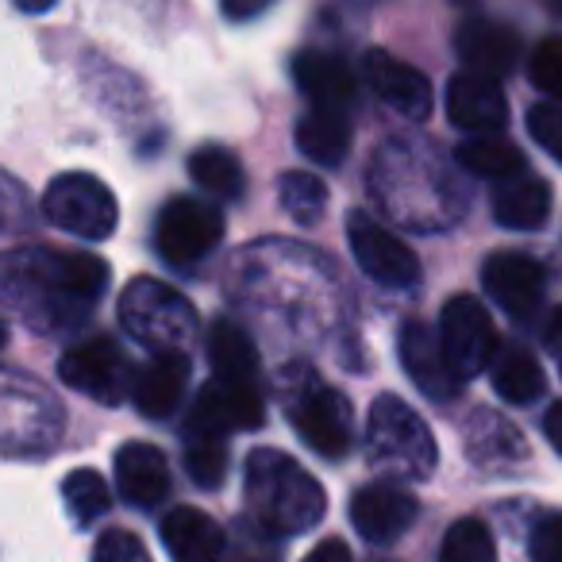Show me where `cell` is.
Here are the masks:
<instances>
[{
	"label": "cell",
	"mask_w": 562,
	"mask_h": 562,
	"mask_svg": "<svg viewBox=\"0 0 562 562\" xmlns=\"http://www.w3.org/2000/svg\"><path fill=\"white\" fill-rule=\"evenodd\" d=\"M109 290V262L89 250L20 247L4 258V297L27 328L66 336L81 328Z\"/></svg>",
	"instance_id": "6da1fadb"
},
{
	"label": "cell",
	"mask_w": 562,
	"mask_h": 562,
	"mask_svg": "<svg viewBox=\"0 0 562 562\" xmlns=\"http://www.w3.org/2000/svg\"><path fill=\"white\" fill-rule=\"evenodd\" d=\"M243 505L258 531L270 539H293L324 520L328 493L297 459L273 447H258L247 454L243 470Z\"/></svg>",
	"instance_id": "7a4b0ae2"
},
{
	"label": "cell",
	"mask_w": 562,
	"mask_h": 562,
	"mask_svg": "<svg viewBox=\"0 0 562 562\" xmlns=\"http://www.w3.org/2000/svg\"><path fill=\"white\" fill-rule=\"evenodd\" d=\"M278 390L290 424L321 459H344L351 451L355 443L351 401L339 390H331L313 367H305V362L285 367Z\"/></svg>",
	"instance_id": "3957f363"
},
{
	"label": "cell",
	"mask_w": 562,
	"mask_h": 562,
	"mask_svg": "<svg viewBox=\"0 0 562 562\" xmlns=\"http://www.w3.org/2000/svg\"><path fill=\"white\" fill-rule=\"evenodd\" d=\"M367 447H370V459L385 474L401 477V482H428L436 474L439 447L431 439L428 424L420 420V413L413 405H405L393 393H382L370 405Z\"/></svg>",
	"instance_id": "277c9868"
},
{
	"label": "cell",
	"mask_w": 562,
	"mask_h": 562,
	"mask_svg": "<svg viewBox=\"0 0 562 562\" xmlns=\"http://www.w3.org/2000/svg\"><path fill=\"white\" fill-rule=\"evenodd\" d=\"M120 324L150 351H186L196 336V308L158 278H135L120 297Z\"/></svg>",
	"instance_id": "5b68a950"
},
{
	"label": "cell",
	"mask_w": 562,
	"mask_h": 562,
	"mask_svg": "<svg viewBox=\"0 0 562 562\" xmlns=\"http://www.w3.org/2000/svg\"><path fill=\"white\" fill-rule=\"evenodd\" d=\"M43 216L78 239L101 243L116 232L120 204L112 189L93 173H63L43 193Z\"/></svg>",
	"instance_id": "8992f818"
},
{
	"label": "cell",
	"mask_w": 562,
	"mask_h": 562,
	"mask_svg": "<svg viewBox=\"0 0 562 562\" xmlns=\"http://www.w3.org/2000/svg\"><path fill=\"white\" fill-rule=\"evenodd\" d=\"M58 378L74 393L101 401V405H120L124 397H132V385H135L132 359L109 336H93L74 344L58 359Z\"/></svg>",
	"instance_id": "52a82bcc"
},
{
	"label": "cell",
	"mask_w": 562,
	"mask_h": 562,
	"mask_svg": "<svg viewBox=\"0 0 562 562\" xmlns=\"http://www.w3.org/2000/svg\"><path fill=\"white\" fill-rule=\"evenodd\" d=\"M220 239H224V216H220L216 204L196 201V196H173L158 212V224H155L158 255L170 266H178V270L204 262L216 250Z\"/></svg>",
	"instance_id": "ba28073f"
},
{
	"label": "cell",
	"mask_w": 562,
	"mask_h": 562,
	"mask_svg": "<svg viewBox=\"0 0 562 562\" xmlns=\"http://www.w3.org/2000/svg\"><path fill=\"white\" fill-rule=\"evenodd\" d=\"M439 339H443V351L451 359L454 374L462 382H470L474 374L490 370V362L497 359V328H493V316L485 313V305L470 293H459L443 305L439 313Z\"/></svg>",
	"instance_id": "9c48e42d"
},
{
	"label": "cell",
	"mask_w": 562,
	"mask_h": 562,
	"mask_svg": "<svg viewBox=\"0 0 562 562\" xmlns=\"http://www.w3.org/2000/svg\"><path fill=\"white\" fill-rule=\"evenodd\" d=\"M347 239H351L355 262H359L362 273H370L378 285L413 290L416 281H420V258H416V250H408L390 227L370 220L367 212H351V216H347Z\"/></svg>",
	"instance_id": "30bf717a"
},
{
	"label": "cell",
	"mask_w": 562,
	"mask_h": 562,
	"mask_svg": "<svg viewBox=\"0 0 562 562\" xmlns=\"http://www.w3.org/2000/svg\"><path fill=\"white\" fill-rule=\"evenodd\" d=\"M482 285L501 313L513 321H531L547 297V270L524 250H493L482 262Z\"/></svg>",
	"instance_id": "8fae6325"
},
{
	"label": "cell",
	"mask_w": 562,
	"mask_h": 562,
	"mask_svg": "<svg viewBox=\"0 0 562 562\" xmlns=\"http://www.w3.org/2000/svg\"><path fill=\"white\" fill-rule=\"evenodd\" d=\"M266 424V393L247 390L209 378L196 393L193 408L186 416V431H204V436H232V431H255Z\"/></svg>",
	"instance_id": "7c38bea8"
},
{
	"label": "cell",
	"mask_w": 562,
	"mask_h": 562,
	"mask_svg": "<svg viewBox=\"0 0 562 562\" xmlns=\"http://www.w3.org/2000/svg\"><path fill=\"white\" fill-rule=\"evenodd\" d=\"M420 516V501L405 490L401 482L385 477V482L362 485L351 497V524L367 543L390 547L405 536Z\"/></svg>",
	"instance_id": "4fadbf2b"
},
{
	"label": "cell",
	"mask_w": 562,
	"mask_h": 562,
	"mask_svg": "<svg viewBox=\"0 0 562 562\" xmlns=\"http://www.w3.org/2000/svg\"><path fill=\"white\" fill-rule=\"evenodd\" d=\"M397 355L416 390H420L424 397L439 401V405H451L462 393V385H467L454 374L439 331H431L424 321H405V328H401V336H397Z\"/></svg>",
	"instance_id": "5bb4252c"
},
{
	"label": "cell",
	"mask_w": 562,
	"mask_h": 562,
	"mask_svg": "<svg viewBox=\"0 0 562 562\" xmlns=\"http://www.w3.org/2000/svg\"><path fill=\"white\" fill-rule=\"evenodd\" d=\"M362 66H367V81L374 89V97L390 112L413 120V124H424L431 116V81L416 66L401 63L390 50H378V47L367 50Z\"/></svg>",
	"instance_id": "9a60e30c"
},
{
	"label": "cell",
	"mask_w": 562,
	"mask_h": 562,
	"mask_svg": "<svg viewBox=\"0 0 562 562\" xmlns=\"http://www.w3.org/2000/svg\"><path fill=\"white\" fill-rule=\"evenodd\" d=\"M447 116L470 135H490L508 124V101L497 78L474 70H459L447 81Z\"/></svg>",
	"instance_id": "2e32d148"
},
{
	"label": "cell",
	"mask_w": 562,
	"mask_h": 562,
	"mask_svg": "<svg viewBox=\"0 0 562 562\" xmlns=\"http://www.w3.org/2000/svg\"><path fill=\"white\" fill-rule=\"evenodd\" d=\"M454 55L462 58V70L505 78L520 63V35L501 20L474 16L454 32Z\"/></svg>",
	"instance_id": "e0dca14e"
},
{
	"label": "cell",
	"mask_w": 562,
	"mask_h": 562,
	"mask_svg": "<svg viewBox=\"0 0 562 562\" xmlns=\"http://www.w3.org/2000/svg\"><path fill=\"white\" fill-rule=\"evenodd\" d=\"M293 81L313 109L351 112L359 101V81H355L351 66L336 55H324V50H301L293 58Z\"/></svg>",
	"instance_id": "ac0fdd59"
},
{
	"label": "cell",
	"mask_w": 562,
	"mask_h": 562,
	"mask_svg": "<svg viewBox=\"0 0 562 562\" xmlns=\"http://www.w3.org/2000/svg\"><path fill=\"white\" fill-rule=\"evenodd\" d=\"M189 385V355L186 351H155L147 367L135 374L132 401L139 416L147 420H162L181 405Z\"/></svg>",
	"instance_id": "d6986e66"
},
{
	"label": "cell",
	"mask_w": 562,
	"mask_h": 562,
	"mask_svg": "<svg viewBox=\"0 0 562 562\" xmlns=\"http://www.w3.org/2000/svg\"><path fill=\"white\" fill-rule=\"evenodd\" d=\"M162 543L173 562H224L227 536L209 513L193 505L170 508L162 516Z\"/></svg>",
	"instance_id": "ffe728a7"
},
{
	"label": "cell",
	"mask_w": 562,
	"mask_h": 562,
	"mask_svg": "<svg viewBox=\"0 0 562 562\" xmlns=\"http://www.w3.org/2000/svg\"><path fill=\"white\" fill-rule=\"evenodd\" d=\"M116 482L127 505L155 508L170 497V467L155 443H124L116 451Z\"/></svg>",
	"instance_id": "44dd1931"
},
{
	"label": "cell",
	"mask_w": 562,
	"mask_h": 562,
	"mask_svg": "<svg viewBox=\"0 0 562 562\" xmlns=\"http://www.w3.org/2000/svg\"><path fill=\"white\" fill-rule=\"evenodd\" d=\"M467 451L482 470H513L516 462L528 459V443L520 439L516 424H508L493 408L470 413L467 424Z\"/></svg>",
	"instance_id": "7402d4cb"
},
{
	"label": "cell",
	"mask_w": 562,
	"mask_h": 562,
	"mask_svg": "<svg viewBox=\"0 0 562 562\" xmlns=\"http://www.w3.org/2000/svg\"><path fill=\"white\" fill-rule=\"evenodd\" d=\"M209 362L212 378L232 385H247V390H262V362H258V347L250 336L232 321H216L209 328Z\"/></svg>",
	"instance_id": "603a6c76"
},
{
	"label": "cell",
	"mask_w": 562,
	"mask_h": 562,
	"mask_svg": "<svg viewBox=\"0 0 562 562\" xmlns=\"http://www.w3.org/2000/svg\"><path fill=\"white\" fill-rule=\"evenodd\" d=\"M493 216L508 232H539L551 216V189H547L543 178L516 173L493 196Z\"/></svg>",
	"instance_id": "cb8c5ba5"
},
{
	"label": "cell",
	"mask_w": 562,
	"mask_h": 562,
	"mask_svg": "<svg viewBox=\"0 0 562 562\" xmlns=\"http://www.w3.org/2000/svg\"><path fill=\"white\" fill-rule=\"evenodd\" d=\"M490 382L497 390L501 401L508 405H536L547 393V374L539 367V359L528 351V347H501L497 359L490 362Z\"/></svg>",
	"instance_id": "d4e9b609"
},
{
	"label": "cell",
	"mask_w": 562,
	"mask_h": 562,
	"mask_svg": "<svg viewBox=\"0 0 562 562\" xmlns=\"http://www.w3.org/2000/svg\"><path fill=\"white\" fill-rule=\"evenodd\" d=\"M293 139H297V150L305 158H313V162H321V166H339L347 155H351L355 132H351L347 112L313 109L308 116H301Z\"/></svg>",
	"instance_id": "484cf974"
},
{
	"label": "cell",
	"mask_w": 562,
	"mask_h": 562,
	"mask_svg": "<svg viewBox=\"0 0 562 562\" xmlns=\"http://www.w3.org/2000/svg\"><path fill=\"white\" fill-rule=\"evenodd\" d=\"M189 178L216 201H239L247 189V173H243L235 150L220 147V143H204L189 155Z\"/></svg>",
	"instance_id": "4316f807"
},
{
	"label": "cell",
	"mask_w": 562,
	"mask_h": 562,
	"mask_svg": "<svg viewBox=\"0 0 562 562\" xmlns=\"http://www.w3.org/2000/svg\"><path fill=\"white\" fill-rule=\"evenodd\" d=\"M462 170H470L474 178H485V181H508L516 173H524V155L516 143H508L501 132H490V135H470V139L459 143L454 150Z\"/></svg>",
	"instance_id": "83f0119b"
},
{
	"label": "cell",
	"mask_w": 562,
	"mask_h": 562,
	"mask_svg": "<svg viewBox=\"0 0 562 562\" xmlns=\"http://www.w3.org/2000/svg\"><path fill=\"white\" fill-rule=\"evenodd\" d=\"M63 501H66V513L78 528H93L104 513L112 508V493L104 485V477L97 470H70L63 482Z\"/></svg>",
	"instance_id": "f1b7e54d"
},
{
	"label": "cell",
	"mask_w": 562,
	"mask_h": 562,
	"mask_svg": "<svg viewBox=\"0 0 562 562\" xmlns=\"http://www.w3.org/2000/svg\"><path fill=\"white\" fill-rule=\"evenodd\" d=\"M281 209L290 212L297 224H321L328 212V186L308 170H285L278 178Z\"/></svg>",
	"instance_id": "f546056e"
},
{
	"label": "cell",
	"mask_w": 562,
	"mask_h": 562,
	"mask_svg": "<svg viewBox=\"0 0 562 562\" xmlns=\"http://www.w3.org/2000/svg\"><path fill=\"white\" fill-rule=\"evenodd\" d=\"M439 562H497L493 531L477 516H462L447 528L443 543H439Z\"/></svg>",
	"instance_id": "4dcf8cb0"
},
{
	"label": "cell",
	"mask_w": 562,
	"mask_h": 562,
	"mask_svg": "<svg viewBox=\"0 0 562 562\" xmlns=\"http://www.w3.org/2000/svg\"><path fill=\"white\" fill-rule=\"evenodd\" d=\"M186 474L201 490H216L227 474V436L186 431Z\"/></svg>",
	"instance_id": "1f68e13d"
},
{
	"label": "cell",
	"mask_w": 562,
	"mask_h": 562,
	"mask_svg": "<svg viewBox=\"0 0 562 562\" xmlns=\"http://www.w3.org/2000/svg\"><path fill=\"white\" fill-rule=\"evenodd\" d=\"M528 78L539 93L562 101V35H547V40L536 43L528 58Z\"/></svg>",
	"instance_id": "d6a6232c"
},
{
	"label": "cell",
	"mask_w": 562,
	"mask_h": 562,
	"mask_svg": "<svg viewBox=\"0 0 562 562\" xmlns=\"http://www.w3.org/2000/svg\"><path fill=\"white\" fill-rule=\"evenodd\" d=\"M528 132L551 158L562 162V101H539L528 109Z\"/></svg>",
	"instance_id": "836d02e7"
},
{
	"label": "cell",
	"mask_w": 562,
	"mask_h": 562,
	"mask_svg": "<svg viewBox=\"0 0 562 562\" xmlns=\"http://www.w3.org/2000/svg\"><path fill=\"white\" fill-rule=\"evenodd\" d=\"M93 562H150V554L135 531L109 528V531H101V539H97Z\"/></svg>",
	"instance_id": "e575fe53"
},
{
	"label": "cell",
	"mask_w": 562,
	"mask_h": 562,
	"mask_svg": "<svg viewBox=\"0 0 562 562\" xmlns=\"http://www.w3.org/2000/svg\"><path fill=\"white\" fill-rule=\"evenodd\" d=\"M531 562H562V513H547L536 520L528 539Z\"/></svg>",
	"instance_id": "d590c367"
},
{
	"label": "cell",
	"mask_w": 562,
	"mask_h": 562,
	"mask_svg": "<svg viewBox=\"0 0 562 562\" xmlns=\"http://www.w3.org/2000/svg\"><path fill=\"white\" fill-rule=\"evenodd\" d=\"M224 562H281V559H278V547L270 543L266 531H258L255 524H243V531L235 536V543L227 547Z\"/></svg>",
	"instance_id": "8d00e7d4"
},
{
	"label": "cell",
	"mask_w": 562,
	"mask_h": 562,
	"mask_svg": "<svg viewBox=\"0 0 562 562\" xmlns=\"http://www.w3.org/2000/svg\"><path fill=\"white\" fill-rule=\"evenodd\" d=\"M270 4L273 0H220V12H224L227 20H235V24H243V20L262 16Z\"/></svg>",
	"instance_id": "74e56055"
},
{
	"label": "cell",
	"mask_w": 562,
	"mask_h": 562,
	"mask_svg": "<svg viewBox=\"0 0 562 562\" xmlns=\"http://www.w3.org/2000/svg\"><path fill=\"white\" fill-rule=\"evenodd\" d=\"M305 562H355V559L344 539H324V543H316L313 551H308Z\"/></svg>",
	"instance_id": "f35d334b"
},
{
	"label": "cell",
	"mask_w": 562,
	"mask_h": 562,
	"mask_svg": "<svg viewBox=\"0 0 562 562\" xmlns=\"http://www.w3.org/2000/svg\"><path fill=\"white\" fill-rule=\"evenodd\" d=\"M543 436H547V443H551L554 451L562 454V401H554V405L547 408V416H543Z\"/></svg>",
	"instance_id": "ab89813d"
},
{
	"label": "cell",
	"mask_w": 562,
	"mask_h": 562,
	"mask_svg": "<svg viewBox=\"0 0 562 562\" xmlns=\"http://www.w3.org/2000/svg\"><path fill=\"white\" fill-rule=\"evenodd\" d=\"M543 339H547V347H551V351L562 359V305L551 313V324H547V336Z\"/></svg>",
	"instance_id": "60d3db41"
},
{
	"label": "cell",
	"mask_w": 562,
	"mask_h": 562,
	"mask_svg": "<svg viewBox=\"0 0 562 562\" xmlns=\"http://www.w3.org/2000/svg\"><path fill=\"white\" fill-rule=\"evenodd\" d=\"M12 4H16L20 12H35V16H40V12H50L58 4V0H12Z\"/></svg>",
	"instance_id": "b9f144b4"
},
{
	"label": "cell",
	"mask_w": 562,
	"mask_h": 562,
	"mask_svg": "<svg viewBox=\"0 0 562 562\" xmlns=\"http://www.w3.org/2000/svg\"><path fill=\"white\" fill-rule=\"evenodd\" d=\"M543 4H547L551 12H559V16H562V0H543Z\"/></svg>",
	"instance_id": "7bdbcfd3"
},
{
	"label": "cell",
	"mask_w": 562,
	"mask_h": 562,
	"mask_svg": "<svg viewBox=\"0 0 562 562\" xmlns=\"http://www.w3.org/2000/svg\"><path fill=\"white\" fill-rule=\"evenodd\" d=\"M459 4H470V0H459Z\"/></svg>",
	"instance_id": "ee69618b"
},
{
	"label": "cell",
	"mask_w": 562,
	"mask_h": 562,
	"mask_svg": "<svg viewBox=\"0 0 562 562\" xmlns=\"http://www.w3.org/2000/svg\"><path fill=\"white\" fill-rule=\"evenodd\" d=\"M559 362H562V359H559Z\"/></svg>",
	"instance_id": "f6af8a7d"
}]
</instances>
